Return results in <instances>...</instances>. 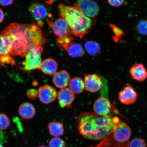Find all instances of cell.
Wrapping results in <instances>:
<instances>
[{"instance_id":"cell-14","label":"cell","mask_w":147,"mask_h":147,"mask_svg":"<svg viewBox=\"0 0 147 147\" xmlns=\"http://www.w3.org/2000/svg\"><path fill=\"white\" fill-rule=\"evenodd\" d=\"M129 72L132 78L137 81H144L147 79V71L142 63L134 64L130 68Z\"/></svg>"},{"instance_id":"cell-31","label":"cell","mask_w":147,"mask_h":147,"mask_svg":"<svg viewBox=\"0 0 147 147\" xmlns=\"http://www.w3.org/2000/svg\"><path fill=\"white\" fill-rule=\"evenodd\" d=\"M27 96L31 100L36 98L38 94V92L34 89H30L28 91L27 93Z\"/></svg>"},{"instance_id":"cell-20","label":"cell","mask_w":147,"mask_h":147,"mask_svg":"<svg viewBox=\"0 0 147 147\" xmlns=\"http://www.w3.org/2000/svg\"><path fill=\"white\" fill-rule=\"evenodd\" d=\"M11 47L12 43L10 38L0 35V57L10 54Z\"/></svg>"},{"instance_id":"cell-25","label":"cell","mask_w":147,"mask_h":147,"mask_svg":"<svg viewBox=\"0 0 147 147\" xmlns=\"http://www.w3.org/2000/svg\"><path fill=\"white\" fill-rule=\"evenodd\" d=\"M137 32L143 36L147 35V20L142 19L139 21L136 26Z\"/></svg>"},{"instance_id":"cell-9","label":"cell","mask_w":147,"mask_h":147,"mask_svg":"<svg viewBox=\"0 0 147 147\" xmlns=\"http://www.w3.org/2000/svg\"><path fill=\"white\" fill-rule=\"evenodd\" d=\"M38 95L42 103L49 104L56 99L57 93L54 88L48 85H45L38 89Z\"/></svg>"},{"instance_id":"cell-11","label":"cell","mask_w":147,"mask_h":147,"mask_svg":"<svg viewBox=\"0 0 147 147\" xmlns=\"http://www.w3.org/2000/svg\"><path fill=\"white\" fill-rule=\"evenodd\" d=\"M84 82L86 90L90 92L95 93L98 91L102 85L101 79L96 74L85 75Z\"/></svg>"},{"instance_id":"cell-2","label":"cell","mask_w":147,"mask_h":147,"mask_svg":"<svg viewBox=\"0 0 147 147\" xmlns=\"http://www.w3.org/2000/svg\"><path fill=\"white\" fill-rule=\"evenodd\" d=\"M78 121V129L83 137L99 141L113 133L122 121L117 117H101L94 113H85L79 116Z\"/></svg>"},{"instance_id":"cell-18","label":"cell","mask_w":147,"mask_h":147,"mask_svg":"<svg viewBox=\"0 0 147 147\" xmlns=\"http://www.w3.org/2000/svg\"><path fill=\"white\" fill-rule=\"evenodd\" d=\"M69 89L74 94H79L85 89L84 82L81 78H75L71 79L69 84Z\"/></svg>"},{"instance_id":"cell-21","label":"cell","mask_w":147,"mask_h":147,"mask_svg":"<svg viewBox=\"0 0 147 147\" xmlns=\"http://www.w3.org/2000/svg\"><path fill=\"white\" fill-rule=\"evenodd\" d=\"M49 134L55 137H59L63 135L64 128L63 124L60 122H53L48 125Z\"/></svg>"},{"instance_id":"cell-15","label":"cell","mask_w":147,"mask_h":147,"mask_svg":"<svg viewBox=\"0 0 147 147\" xmlns=\"http://www.w3.org/2000/svg\"><path fill=\"white\" fill-rule=\"evenodd\" d=\"M29 10L33 17L38 21L44 19L47 16V8L40 3H34L30 5Z\"/></svg>"},{"instance_id":"cell-22","label":"cell","mask_w":147,"mask_h":147,"mask_svg":"<svg viewBox=\"0 0 147 147\" xmlns=\"http://www.w3.org/2000/svg\"><path fill=\"white\" fill-rule=\"evenodd\" d=\"M84 46L86 51L91 56H97L100 53L101 46L100 44L96 41H88L86 42Z\"/></svg>"},{"instance_id":"cell-28","label":"cell","mask_w":147,"mask_h":147,"mask_svg":"<svg viewBox=\"0 0 147 147\" xmlns=\"http://www.w3.org/2000/svg\"><path fill=\"white\" fill-rule=\"evenodd\" d=\"M129 147H146V144L142 139L135 138L129 143Z\"/></svg>"},{"instance_id":"cell-27","label":"cell","mask_w":147,"mask_h":147,"mask_svg":"<svg viewBox=\"0 0 147 147\" xmlns=\"http://www.w3.org/2000/svg\"><path fill=\"white\" fill-rule=\"evenodd\" d=\"M49 147H65L66 144L63 140L59 137L51 139L49 143Z\"/></svg>"},{"instance_id":"cell-30","label":"cell","mask_w":147,"mask_h":147,"mask_svg":"<svg viewBox=\"0 0 147 147\" xmlns=\"http://www.w3.org/2000/svg\"><path fill=\"white\" fill-rule=\"evenodd\" d=\"M125 0H108V3L111 6L118 7L121 6L124 3Z\"/></svg>"},{"instance_id":"cell-6","label":"cell","mask_w":147,"mask_h":147,"mask_svg":"<svg viewBox=\"0 0 147 147\" xmlns=\"http://www.w3.org/2000/svg\"><path fill=\"white\" fill-rule=\"evenodd\" d=\"M49 29L55 36L59 38L67 36L70 29L67 22L63 18H59L54 21L47 20Z\"/></svg>"},{"instance_id":"cell-16","label":"cell","mask_w":147,"mask_h":147,"mask_svg":"<svg viewBox=\"0 0 147 147\" xmlns=\"http://www.w3.org/2000/svg\"><path fill=\"white\" fill-rule=\"evenodd\" d=\"M40 69L45 74L54 75L57 72L58 64L53 59L48 58L42 62Z\"/></svg>"},{"instance_id":"cell-35","label":"cell","mask_w":147,"mask_h":147,"mask_svg":"<svg viewBox=\"0 0 147 147\" xmlns=\"http://www.w3.org/2000/svg\"><path fill=\"white\" fill-rule=\"evenodd\" d=\"M0 147H3L2 144H1V143H0Z\"/></svg>"},{"instance_id":"cell-24","label":"cell","mask_w":147,"mask_h":147,"mask_svg":"<svg viewBox=\"0 0 147 147\" xmlns=\"http://www.w3.org/2000/svg\"><path fill=\"white\" fill-rule=\"evenodd\" d=\"M109 25L114 34V36H113V41L115 43L119 41L121 37L125 35L124 32L120 28L114 24H110Z\"/></svg>"},{"instance_id":"cell-29","label":"cell","mask_w":147,"mask_h":147,"mask_svg":"<svg viewBox=\"0 0 147 147\" xmlns=\"http://www.w3.org/2000/svg\"><path fill=\"white\" fill-rule=\"evenodd\" d=\"M10 55L7 54L0 57V66H4L7 64H10L12 65L15 64L14 59L12 58Z\"/></svg>"},{"instance_id":"cell-13","label":"cell","mask_w":147,"mask_h":147,"mask_svg":"<svg viewBox=\"0 0 147 147\" xmlns=\"http://www.w3.org/2000/svg\"><path fill=\"white\" fill-rule=\"evenodd\" d=\"M70 80L69 73L65 71H61L54 75L53 82L55 85L60 89H63L69 86Z\"/></svg>"},{"instance_id":"cell-7","label":"cell","mask_w":147,"mask_h":147,"mask_svg":"<svg viewBox=\"0 0 147 147\" xmlns=\"http://www.w3.org/2000/svg\"><path fill=\"white\" fill-rule=\"evenodd\" d=\"M131 134V130L126 123L122 121L118 124L112 134L113 139L119 143L128 142Z\"/></svg>"},{"instance_id":"cell-17","label":"cell","mask_w":147,"mask_h":147,"mask_svg":"<svg viewBox=\"0 0 147 147\" xmlns=\"http://www.w3.org/2000/svg\"><path fill=\"white\" fill-rule=\"evenodd\" d=\"M18 112L21 117L25 119L33 118L36 114L35 109L34 106L29 102L24 103L21 105Z\"/></svg>"},{"instance_id":"cell-1","label":"cell","mask_w":147,"mask_h":147,"mask_svg":"<svg viewBox=\"0 0 147 147\" xmlns=\"http://www.w3.org/2000/svg\"><path fill=\"white\" fill-rule=\"evenodd\" d=\"M1 34L8 37L11 42L10 55L23 58L32 47H42L47 41L41 29L35 23H11L2 31Z\"/></svg>"},{"instance_id":"cell-19","label":"cell","mask_w":147,"mask_h":147,"mask_svg":"<svg viewBox=\"0 0 147 147\" xmlns=\"http://www.w3.org/2000/svg\"><path fill=\"white\" fill-rule=\"evenodd\" d=\"M69 56L73 58L80 57L84 56L85 52L82 46L74 42L71 43L65 49Z\"/></svg>"},{"instance_id":"cell-34","label":"cell","mask_w":147,"mask_h":147,"mask_svg":"<svg viewBox=\"0 0 147 147\" xmlns=\"http://www.w3.org/2000/svg\"><path fill=\"white\" fill-rule=\"evenodd\" d=\"M37 147H47L46 146H38Z\"/></svg>"},{"instance_id":"cell-3","label":"cell","mask_w":147,"mask_h":147,"mask_svg":"<svg viewBox=\"0 0 147 147\" xmlns=\"http://www.w3.org/2000/svg\"><path fill=\"white\" fill-rule=\"evenodd\" d=\"M60 16L67 22L70 32L74 36L82 38L91 30V20L74 7L60 3L58 5Z\"/></svg>"},{"instance_id":"cell-26","label":"cell","mask_w":147,"mask_h":147,"mask_svg":"<svg viewBox=\"0 0 147 147\" xmlns=\"http://www.w3.org/2000/svg\"><path fill=\"white\" fill-rule=\"evenodd\" d=\"M10 121L8 117L3 113H0V131L6 129L10 126Z\"/></svg>"},{"instance_id":"cell-23","label":"cell","mask_w":147,"mask_h":147,"mask_svg":"<svg viewBox=\"0 0 147 147\" xmlns=\"http://www.w3.org/2000/svg\"><path fill=\"white\" fill-rule=\"evenodd\" d=\"M72 37L68 35L60 37L57 39V45L61 49L65 50L67 48L74 42Z\"/></svg>"},{"instance_id":"cell-10","label":"cell","mask_w":147,"mask_h":147,"mask_svg":"<svg viewBox=\"0 0 147 147\" xmlns=\"http://www.w3.org/2000/svg\"><path fill=\"white\" fill-rule=\"evenodd\" d=\"M137 94L135 89L131 86H127L119 92V98L120 102L126 105L134 103L136 101Z\"/></svg>"},{"instance_id":"cell-33","label":"cell","mask_w":147,"mask_h":147,"mask_svg":"<svg viewBox=\"0 0 147 147\" xmlns=\"http://www.w3.org/2000/svg\"><path fill=\"white\" fill-rule=\"evenodd\" d=\"M5 18L4 12L3 11L0 9V23L3 21Z\"/></svg>"},{"instance_id":"cell-32","label":"cell","mask_w":147,"mask_h":147,"mask_svg":"<svg viewBox=\"0 0 147 147\" xmlns=\"http://www.w3.org/2000/svg\"><path fill=\"white\" fill-rule=\"evenodd\" d=\"M14 0H0V5L3 6H7L11 5Z\"/></svg>"},{"instance_id":"cell-8","label":"cell","mask_w":147,"mask_h":147,"mask_svg":"<svg viewBox=\"0 0 147 147\" xmlns=\"http://www.w3.org/2000/svg\"><path fill=\"white\" fill-rule=\"evenodd\" d=\"M112 108V105L107 98L101 97L95 101L93 105L95 113L101 117L109 116Z\"/></svg>"},{"instance_id":"cell-4","label":"cell","mask_w":147,"mask_h":147,"mask_svg":"<svg viewBox=\"0 0 147 147\" xmlns=\"http://www.w3.org/2000/svg\"><path fill=\"white\" fill-rule=\"evenodd\" d=\"M43 48L40 46L33 47L28 53L24 62L23 69L25 71H31L40 69L42 63L41 54Z\"/></svg>"},{"instance_id":"cell-12","label":"cell","mask_w":147,"mask_h":147,"mask_svg":"<svg viewBox=\"0 0 147 147\" xmlns=\"http://www.w3.org/2000/svg\"><path fill=\"white\" fill-rule=\"evenodd\" d=\"M57 97L60 106L62 108L70 107L75 98L74 94L68 88L61 90Z\"/></svg>"},{"instance_id":"cell-5","label":"cell","mask_w":147,"mask_h":147,"mask_svg":"<svg viewBox=\"0 0 147 147\" xmlns=\"http://www.w3.org/2000/svg\"><path fill=\"white\" fill-rule=\"evenodd\" d=\"M74 7L88 18L95 17L100 12L98 5L92 0H78Z\"/></svg>"}]
</instances>
